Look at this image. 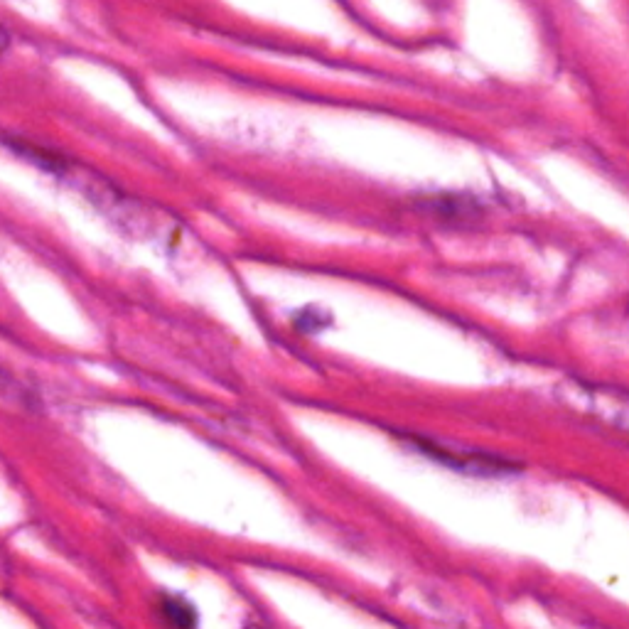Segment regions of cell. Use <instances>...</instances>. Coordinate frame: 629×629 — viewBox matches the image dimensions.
Listing matches in <instances>:
<instances>
[{
    "label": "cell",
    "instance_id": "6da1fadb",
    "mask_svg": "<svg viewBox=\"0 0 629 629\" xmlns=\"http://www.w3.org/2000/svg\"><path fill=\"white\" fill-rule=\"evenodd\" d=\"M573 401L585 416L629 438V389L605 384H578Z\"/></svg>",
    "mask_w": 629,
    "mask_h": 629
},
{
    "label": "cell",
    "instance_id": "7a4b0ae2",
    "mask_svg": "<svg viewBox=\"0 0 629 629\" xmlns=\"http://www.w3.org/2000/svg\"><path fill=\"white\" fill-rule=\"evenodd\" d=\"M163 612L170 617V622L177 629H192L195 627V612L190 605H185L180 598H165Z\"/></svg>",
    "mask_w": 629,
    "mask_h": 629
}]
</instances>
